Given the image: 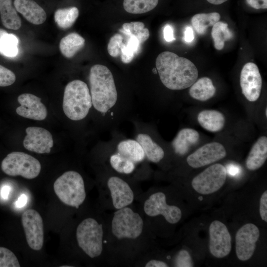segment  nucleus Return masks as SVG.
<instances>
[{"label":"nucleus","mask_w":267,"mask_h":267,"mask_svg":"<svg viewBox=\"0 0 267 267\" xmlns=\"http://www.w3.org/2000/svg\"><path fill=\"white\" fill-rule=\"evenodd\" d=\"M89 80L92 110L100 129L117 130L123 122L134 116V105L129 96L119 91L115 77L107 67L93 65Z\"/></svg>","instance_id":"nucleus-1"},{"label":"nucleus","mask_w":267,"mask_h":267,"mask_svg":"<svg viewBox=\"0 0 267 267\" xmlns=\"http://www.w3.org/2000/svg\"><path fill=\"white\" fill-rule=\"evenodd\" d=\"M110 133L111 138L98 146L100 155L117 174H133L138 165L147 160L142 148L135 139L126 137L118 129Z\"/></svg>","instance_id":"nucleus-2"},{"label":"nucleus","mask_w":267,"mask_h":267,"mask_svg":"<svg viewBox=\"0 0 267 267\" xmlns=\"http://www.w3.org/2000/svg\"><path fill=\"white\" fill-rule=\"evenodd\" d=\"M155 64L161 82L170 90L185 89L197 79L198 72L195 65L189 59L175 53L164 51L160 53Z\"/></svg>","instance_id":"nucleus-3"},{"label":"nucleus","mask_w":267,"mask_h":267,"mask_svg":"<svg viewBox=\"0 0 267 267\" xmlns=\"http://www.w3.org/2000/svg\"><path fill=\"white\" fill-rule=\"evenodd\" d=\"M92 101L89 88L84 81L74 80L66 86L62 108L65 115L74 122L85 120L92 110Z\"/></svg>","instance_id":"nucleus-4"},{"label":"nucleus","mask_w":267,"mask_h":267,"mask_svg":"<svg viewBox=\"0 0 267 267\" xmlns=\"http://www.w3.org/2000/svg\"><path fill=\"white\" fill-rule=\"evenodd\" d=\"M53 189L62 202L77 209L86 199L84 179L75 171H67L58 177L54 183Z\"/></svg>","instance_id":"nucleus-5"},{"label":"nucleus","mask_w":267,"mask_h":267,"mask_svg":"<svg viewBox=\"0 0 267 267\" xmlns=\"http://www.w3.org/2000/svg\"><path fill=\"white\" fill-rule=\"evenodd\" d=\"M129 121L134 127V138L142 148L147 160L156 164L161 162L166 152L157 138L153 126L134 116Z\"/></svg>","instance_id":"nucleus-6"},{"label":"nucleus","mask_w":267,"mask_h":267,"mask_svg":"<svg viewBox=\"0 0 267 267\" xmlns=\"http://www.w3.org/2000/svg\"><path fill=\"white\" fill-rule=\"evenodd\" d=\"M102 225L88 218L82 221L76 229V239L80 248L90 258L99 256L103 250Z\"/></svg>","instance_id":"nucleus-7"},{"label":"nucleus","mask_w":267,"mask_h":267,"mask_svg":"<svg viewBox=\"0 0 267 267\" xmlns=\"http://www.w3.org/2000/svg\"><path fill=\"white\" fill-rule=\"evenodd\" d=\"M143 227V221L141 216L128 206L114 213L111 230L118 239H135L141 234Z\"/></svg>","instance_id":"nucleus-8"},{"label":"nucleus","mask_w":267,"mask_h":267,"mask_svg":"<svg viewBox=\"0 0 267 267\" xmlns=\"http://www.w3.org/2000/svg\"><path fill=\"white\" fill-rule=\"evenodd\" d=\"M1 168L8 176H20L27 179H33L40 173L41 165L39 160L28 154L13 152L3 159Z\"/></svg>","instance_id":"nucleus-9"},{"label":"nucleus","mask_w":267,"mask_h":267,"mask_svg":"<svg viewBox=\"0 0 267 267\" xmlns=\"http://www.w3.org/2000/svg\"><path fill=\"white\" fill-rule=\"evenodd\" d=\"M227 171L221 164L212 165L195 176L191 185L193 189L202 195L214 193L220 189L225 182Z\"/></svg>","instance_id":"nucleus-10"},{"label":"nucleus","mask_w":267,"mask_h":267,"mask_svg":"<svg viewBox=\"0 0 267 267\" xmlns=\"http://www.w3.org/2000/svg\"><path fill=\"white\" fill-rule=\"evenodd\" d=\"M143 209L147 216L162 215L166 221L171 224L178 222L182 216L181 211L178 207L167 204L166 195L162 192L151 194L145 201Z\"/></svg>","instance_id":"nucleus-11"},{"label":"nucleus","mask_w":267,"mask_h":267,"mask_svg":"<svg viewBox=\"0 0 267 267\" xmlns=\"http://www.w3.org/2000/svg\"><path fill=\"white\" fill-rule=\"evenodd\" d=\"M21 222L29 246L34 250H40L44 241V224L42 217L35 210L23 212Z\"/></svg>","instance_id":"nucleus-12"},{"label":"nucleus","mask_w":267,"mask_h":267,"mask_svg":"<svg viewBox=\"0 0 267 267\" xmlns=\"http://www.w3.org/2000/svg\"><path fill=\"white\" fill-rule=\"evenodd\" d=\"M209 248L211 254L216 258L227 256L231 250V239L226 226L218 220L210 225Z\"/></svg>","instance_id":"nucleus-13"},{"label":"nucleus","mask_w":267,"mask_h":267,"mask_svg":"<svg viewBox=\"0 0 267 267\" xmlns=\"http://www.w3.org/2000/svg\"><path fill=\"white\" fill-rule=\"evenodd\" d=\"M260 235L258 227L251 223L245 224L238 229L235 235V251L239 260L246 261L252 257Z\"/></svg>","instance_id":"nucleus-14"},{"label":"nucleus","mask_w":267,"mask_h":267,"mask_svg":"<svg viewBox=\"0 0 267 267\" xmlns=\"http://www.w3.org/2000/svg\"><path fill=\"white\" fill-rule=\"evenodd\" d=\"M226 155V150L222 144L212 142L203 145L190 154L186 162L190 167L198 168L218 161Z\"/></svg>","instance_id":"nucleus-15"},{"label":"nucleus","mask_w":267,"mask_h":267,"mask_svg":"<svg viewBox=\"0 0 267 267\" xmlns=\"http://www.w3.org/2000/svg\"><path fill=\"white\" fill-rule=\"evenodd\" d=\"M242 93L249 101L254 102L259 98L262 80L258 67L253 62L245 64L241 71L240 79Z\"/></svg>","instance_id":"nucleus-16"},{"label":"nucleus","mask_w":267,"mask_h":267,"mask_svg":"<svg viewBox=\"0 0 267 267\" xmlns=\"http://www.w3.org/2000/svg\"><path fill=\"white\" fill-rule=\"evenodd\" d=\"M106 183L110 193L113 207L117 210L131 205L134 200V193L130 185L122 177L110 174Z\"/></svg>","instance_id":"nucleus-17"},{"label":"nucleus","mask_w":267,"mask_h":267,"mask_svg":"<svg viewBox=\"0 0 267 267\" xmlns=\"http://www.w3.org/2000/svg\"><path fill=\"white\" fill-rule=\"evenodd\" d=\"M25 131L27 134L23 143L26 149L39 154L50 152L53 145V140L49 131L38 127H29Z\"/></svg>","instance_id":"nucleus-18"},{"label":"nucleus","mask_w":267,"mask_h":267,"mask_svg":"<svg viewBox=\"0 0 267 267\" xmlns=\"http://www.w3.org/2000/svg\"><path fill=\"white\" fill-rule=\"evenodd\" d=\"M17 100L20 106L16 109L18 115L35 120L42 121L47 116V110L41 98L31 93L19 95Z\"/></svg>","instance_id":"nucleus-19"},{"label":"nucleus","mask_w":267,"mask_h":267,"mask_svg":"<svg viewBox=\"0 0 267 267\" xmlns=\"http://www.w3.org/2000/svg\"><path fill=\"white\" fill-rule=\"evenodd\" d=\"M13 4L16 11L32 24L40 25L46 19L44 10L34 0H14Z\"/></svg>","instance_id":"nucleus-20"},{"label":"nucleus","mask_w":267,"mask_h":267,"mask_svg":"<svg viewBox=\"0 0 267 267\" xmlns=\"http://www.w3.org/2000/svg\"><path fill=\"white\" fill-rule=\"evenodd\" d=\"M199 139L198 132L191 128H183L177 133L171 143L175 154L182 156L185 154L191 146L195 145Z\"/></svg>","instance_id":"nucleus-21"},{"label":"nucleus","mask_w":267,"mask_h":267,"mask_svg":"<svg viewBox=\"0 0 267 267\" xmlns=\"http://www.w3.org/2000/svg\"><path fill=\"white\" fill-rule=\"evenodd\" d=\"M267 159V137L258 138L251 148L246 160V167L250 171L260 168Z\"/></svg>","instance_id":"nucleus-22"},{"label":"nucleus","mask_w":267,"mask_h":267,"mask_svg":"<svg viewBox=\"0 0 267 267\" xmlns=\"http://www.w3.org/2000/svg\"><path fill=\"white\" fill-rule=\"evenodd\" d=\"M197 120L203 129L211 132L221 131L225 123V119L222 113L215 110L201 111L198 115Z\"/></svg>","instance_id":"nucleus-23"},{"label":"nucleus","mask_w":267,"mask_h":267,"mask_svg":"<svg viewBox=\"0 0 267 267\" xmlns=\"http://www.w3.org/2000/svg\"><path fill=\"white\" fill-rule=\"evenodd\" d=\"M189 90V95L193 98L205 101L212 98L216 89L212 80L208 77H203L196 81Z\"/></svg>","instance_id":"nucleus-24"},{"label":"nucleus","mask_w":267,"mask_h":267,"mask_svg":"<svg viewBox=\"0 0 267 267\" xmlns=\"http://www.w3.org/2000/svg\"><path fill=\"white\" fill-rule=\"evenodd\" d=\"M0 14L3 25L11 30H18L21 26V20L12 5V0H0Z\"/></svg>","instance_id":"nucleus-25"},{"label":"nucleus","mask_w":267,"mask_h":267,"mask_svg":"<svg viewBox=\"0 0 267 267\" xmlns=\"http://www.w3.org/2000/svg\"><path fill=\"white\" fill-rule=\"evenodd\" d=\"M85 40L79 34L71 33L63 37L59 44L62 54L68 58H72L85 45Z\"/></svg>","instance_id":"nucleus-26"},{"label":"nucleus","mask_w":267,"mask_h":267,"mask_svg":"<svg viewBox=\"0 0 267 267\" xmlns=\"http://www.w3.org/2000/svg\"><path fill=\"white\" fill-rule=\"evenodd\" d=\"M221 18L218 12L209 13H198L191 18V23L196 32L200 34H204L208 27L213 26L219 22Z\"/></svg>","instance_id":"nucleus-27"},{"label":"nucleus","mask_w":267,"mask_h":267,"mask_svg":"<svg viewBox=\"0 0 267 267\" xmlns=\"http://www.w3.org/2000/svg\"><path fill=\"white\" fill-rule=\"evenodd\" d=\"M79 14V9L76 7L59 8L55 11L54 19L59 27L68 29L74 24Z\"/></svg>","instance_id":"nucleus-28"},{"label":"nucleus","mask_w":267,"mask_h":267,"mask_svg":"<svg viewBox=\"0 0 267 267\" xmlns=\"http://www.w3.org/2000/svg\"><path fill=\"white\" fill-rule=\"evenodd\" d=\"M211 35L214 42V46L218 50L222 49L224 42L233 37V34L228 28V24L222 22H218L213 25Z\"/></svg>","instance_id":"nucleus-29"},{"label":"nucleus","mask_w":267,"mask_h":267,"mask_svg":"<svg viewBox=\"0 0 267 267\" xmlns=\"http://www.w3.org/2000/svg\"><path fill=\"white\" fill-rule=\"evenodd\" d=\"M158 3V0H124L123 7L128 13L142 14L153 10Z\"/></svg>","instance_id":"nucleus-30"},{"label":"nucleus","mask_w":267,"mask_h":267,"mask_svg":"<svg viewBox=\"0 0 267 267\" xmlns=\"http://www.w3.org/2000/svg\"><path fill=\"white\" fill-rule=\"evenodd\" d=\"M120 31L128 36H136L141 44L146 41L150 35L148 29L144 28V23L139 21L125 23Z\"/></svg>","instance_id":"nucleus-31"},{"label":"nucleus","mask_w":267,"mask_h":267,"mask_svg":"<svg viewBox=\"0 0 267 267\" xmlns=\"http://www.w3.org/2000/svg\"><path fill=\"white\" fill-rule=\"evenodd\" d=\"M15 254L9 249L0 247V267H20Z\"/></svg>","instance_id":"nucleus-32"},{"label":"nucleus","mask_w":267,"mask_h":267,"mask_svg":"<svg viewBox=\"0 0 267 267\" xmlns=\"http://www.w3.org/2000/svg\"><path fill=\"white\" fill-rule=\"evenodd\" d=\"M123 38L120 34H116L110 39L107 46V50L110 55L116 57L121 54V46Z\"/></svg>","instance_id":"nucleus-33"},{"label":"nucleus","mask_w":267,"mask_h":267,"mask_svg":"<svg viewBox=\"0 0 267 267\" xmlns=\"http://www.w3.org/2000/svg\"><path fill=\"white\" fill-rule=\"evenodd\" d=\"M16 80L15 74L8 68L0 65V87H7Z\"/></svg>","instance_id":"nucleus-34"},{"label":"nucleus","mask_w":267,"mask_h":267,"mask_svg":"<svg viewBox=\"0 0 267 267\" xmlns=\"http://www.w3.org/2000/svg\"><path fill=\"white\" fill-rule=\"evenodd\" d=\"M175 265L178 267H192L194 264L189 253L185 250H180L175 260Z\"/></svg>","instance_id":"nucleus-35"},{"label":"nucleus","mask_w":267,"mask_h":267,"mask_svg":"<svg viewBox=\"0 0 267 267\" xmlns=\"http://www.w3.org/2000/svg\"><path fill=\"white\" fill-rule=\"evenodd\" d=\"M125 44L128 49L136 54L139 50L141 44L136 36L130 35L128 41Z\"/></svg>","instance_id":"nucleus-36"},{"label":"nucleus","mask_w":267,"mask_h":267,"mask_svg":"<svg viewBox=\"0 0 267 267\" xmlns=\"http://www.w3.org/2000/svg\"><path fill=\"white\" fill-rule=\"evenodd\" d=\"M260 215L262 220L267 222V191L262 195L260 201Z\"/></svg>","instance_id":"nucleus-37"},{"label":"nucleus","mask_w":267,"mask_h":267,"mask_svg":"<svg viewBox=\"0 0 267 267\" xmlns=\"http://www.w3.org/2000/svg\"><path fill=\"white\" fill-rule=\"evenodd\" d=\"M121 55L122 61L125 64L130 63L135 55L133 52L127 48L126 44L123 43L121 46Z\"/></svg>","instance_id":"nucleus-38"},{"label":"nucleus","mask_w":267,"mask_h":267,"mask_svg":"<svg viewBox=\"0 0 267 267\" xmlns=\"http://www.w3.org/2000/svg\"><path fill=\"white\" fill-rule=\"evenodd\" d=\"M164 37L165 40L167 42H172L175 40L174 34L173 27L169 24L165 25L164 30Z\"/></svg>","instance_id":"nucleus-39"},{"label":"nucleus","mask_w":267,"mask_h":267,"mask_svg":"<svg viewBox=\"0 0 267 267\" xmlns=\"http://www.w3.org/2000/svg\"><path fill=\"white\" fill-rule=\"evenodd\" d=\"M246 1L251 7L257 9L267 8V0H246Z\"/></svg>","instance_id":"nucleus-40"},{"label":"nucleus","mask_w":267,"mask_h":267,"mask_svg":"<svg viewBox=\"0 0 267 267\" xmlns=\"http://www.w3.org/2000/svg\"><path fill=\"white\" fill-rule=\"evenodd\" d=\"M8 34L5 30L0 28V54L1 55L6 44Z\"/></svg>","instance_id":"nucleus-41"},{"label":"nucleus","mask_w":267,"mask_h":267,"mask_svg":"<svg viewBox=\"0 0 267 267\" xmlns=\"http://www.w3.org/2000/svg\"><path fill=\"white\" fill-rule=\"evenodd\" d=\"M168 266L166 263L157 260H151L145 265L146 267H167Z\"/></svg>","instance_id":"nucleus-42"},{"label":"nucleus","mask_w":267,"mask_h":267,"mask_svg":"<svg viewBox=\"0 0 267 267\" xmlns=\"http://www.w3.org/2000/svg\"><path fill=\"white\" fill-rule=\"evenodd\" d=\"M191 27H187L184 31V40L187 43L192 42L194 39V34Z\"/></svg>","instance_id":"nucleus-43"},{"label":"nucleus","mask_w":267,"mask_h":267,"mask_svg":"<svg viewBox=\"0 0 267 267\" xmlns=\"http://www.w3.org/2000/svg\"><path fill=\"white\" fill-rule=\"evenodd\" d=\"M27 198L25 194H21L16 201L15 205L17 208L24 207L27 203Z\"/></svg>","instance_id":"nucleus-44"},{"label":"nucleus","mask_w":267,"mask_h":267,"mask_svg":"<svg viewBox=\"0 0 267 267\" xmlns=\"http://www.w3.org/2000/svg\"><path fill=\"white\" fill-rule=\"evenodd\" d=\"M11 188L8 185H4L1 189V196L3 199H7L8 197Z\"/></svg>","instance_id":"nucleus-45"},{"label":"nucleus","mask_w":267,"mask_h":267,"mask_svg":"<svg viewBox=\"0 0 267 267\" xmlns=\"http://www.w3.org/2000/svg\"><path fill=\"white\" fill-rule=\"evenodd\" d=\"M209 2L215 4V5H219L221 4L227 0H207Z\"/></svg>","instance_id":"nucleus-46"},{"label":"nucleus","mask_w":267,"mask_h":267,"mask_svg":"<svg viewBox=\"0 0 267 267\" xmlns=\"http://www.w3.org/2000/svg\"><path fill=\"white\" fill-rule=\"evenodd\" d=\"M231 169H230V172L231 175H235L236 173L237 172V170H235L236 169V167H231Z\"/></svg>","instance_id":"nucleus-47"},{"label":"nucleus","mask_w":267,"mask_h":267,"mask_svg":"<svg viewBox=\"0 0 267 267\" xmlns=\"http://www.w3.org/2000/svg\"><path fill=\"white\" fill-rule=\"evenodd\" d=\"M266 116H267V108H266Z\"/></svg>","instance_id":"nucleus-48"},{"label":"nucleus","mask_w":267,"mask_h":267,"mask_svg":"<svg viewBox=\"0 0 267 267\" xmlns=\"http://www.w3.org/2000/svg\"><path fill=\"white\" fill-rule=\"evenodd\" d=\"M62 267H72V266H62Z\"/></svg>","instance_id":"nucleus-49"}]
</instances>
